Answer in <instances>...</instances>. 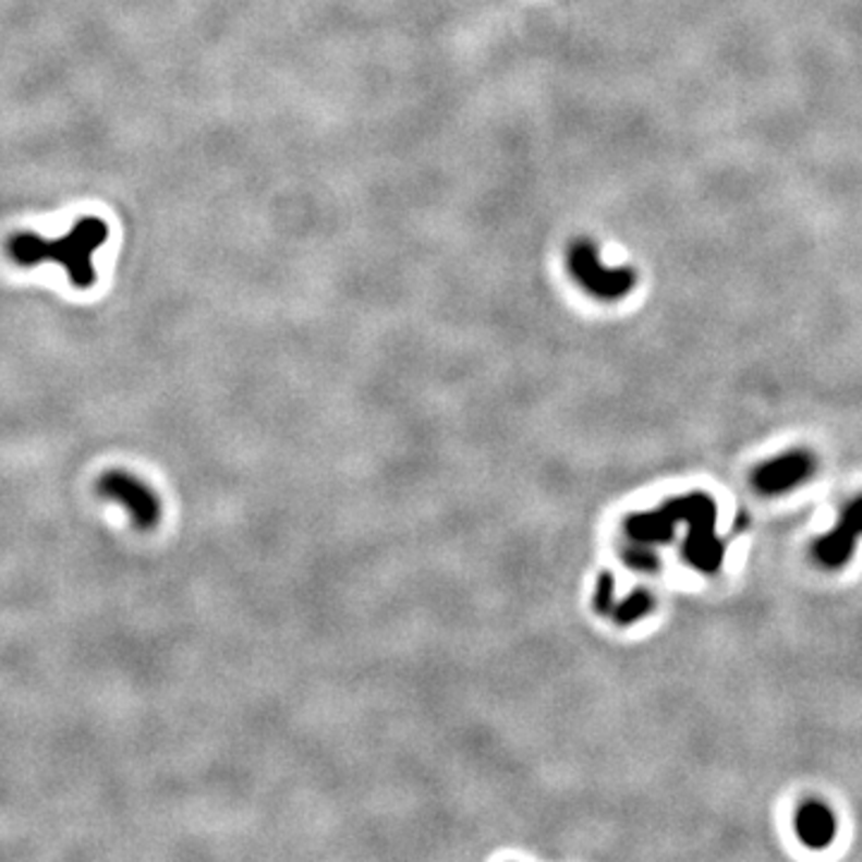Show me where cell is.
Wrapping results in <instances>:
<instances>
[{
	"label": "cell",
	"instance_id": "cell-1",
	"mask_svg": "<svg viewBox=\"0 0 862 862\" xmlns=\"http://www.w3.org/2000/svg\"><path fill=\"white\" fill-rule=\"evenodd\" d=\"M108 240V226L101 218L87 216L68 230V235L48 240L36 233H17L8 240L10 259L20 266H36L56 262L68 271L70 283L77 290H87L96 283V269L92 257Z\"/></svg>",
	"mask_w": 862,
	"mask_h": 862
},
{
	"label": "cell",
	"instance_id": "cell-6",
	"mask_svg": "<svg viewBox=\"0 0 862 862\" xmlns=\"http://www.w3.org/2000/svg\"><path fill=\"white\" fill-rule=\"evenodd\" d=\"M796 831L798 839L808 848H815V851L827 848L836 836L834 812L819 800H808V803L800 805L796 815Z\"/></svg>",
	"mask_w": 862,
	"mask_h": 862
},
{
	"label": "cell",
	"instance_id": "cell-3",
	"mask_svg": "<svg viewBox=\"0 0 862 862\" xmlns=\"http://www.w3.org/2000/svg\"><path fill=\"white\" fill-rule=\"evenodd\" d=\"M96 491L101 499L123 506L130 522L142 532L156 530L163 515V506L159 494H156L147 482L128 470H106L96 482Z\"/></svg>",
	"mask_w": 862,
	"mask_h": 862
},
{
	"label": "cell",
	"instance_id": "cell-4",
	"mask_svg": "<svg viewBox=\"0 0 862 862\" xmlns=\"http://www.w3.org/2000/svg\"><path fill=\"white\" fill-rule=\"evenodd\" d=\"M858 537H862V496L843 508L836 527L819 537L812 551L824 568H841L851 561Z\"/></svg>",
	"mask_w": 862,
	"mask_h": 862
},
{
	"label": "cell",
	"instance_id": "cell-2",
	"mask_svg": "<svg viewBox=\"0 0 862 862\" xmlns=\"http://www.w3.org/2000/svg\"><path fill=\"white\" fill-rule=\"evenodd\" d=\"M568 274L573 281L585 290L587 295L597 300H623L633 293L638 283V274L630 266H611L602 259L597 242L580 238L570 242L566 254Z\"/></svg>",
	"mask_w": 862,
	"mask_h": 862
},
{
	"label": "cell",
	"instance_id": "cell-5",
	"mask_svg": "<svg viewBox=\"0 0 862 862\" xmlns=\"http://www.w3.org/2000/svg\"><path fill=\"white\" fill-rule=\"evenodd\" d=\"M815 456L808 451H791L760 465L755 475H752V484L762 494H784L803 484L815 472Z\"/></svg>",
	"mask_w": 862,
	"mask_h": 862
}]
</instances>
